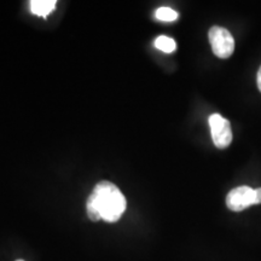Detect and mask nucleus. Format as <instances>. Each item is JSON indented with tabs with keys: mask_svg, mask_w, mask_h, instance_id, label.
<instances>
[{
	"mask_svg": "<svg viewBox=\"0 0 261 261\" xmlns=\"http://www.w3.org/2000/svg\"><path fill=\"white\" fill-rule=\"evenodd\" d=\"M126 207V198L120 189L107 180L98 182L86 203L90 220L103 219L107 223H116L125 213Z\"/></svg>",
	"mask_w": 261,
	"mask_h": 261,
	"instance_id": "obj_1",
	"label": "nucleus"
},
{
	"mask_svg": "<svg viewBox=\"0 0 261 261\" xmlns=\"http://www.w3.org/2000/svg\"><path fill=\"white\" fill-rule=\"evenodd\" d=\"M208 38L212 50L219 58H228L232 56L234 51V40L231 33L219 25H214L210 29Z\"/></svg>",
	"mask_w": 261,
	"mask_h": 261,
	"instance_id": "obj_2",
	"label": "nucleus"
},
{
	"mask_svg": "<svg viewBox=\"0 0 261 261\" xmlns=\"http://www.w3.org/2000/svg\"><path fill=\"white\" fill-rule=\"evenodd\" d=\"M210 126L214 145L218 149L227 148L232 142V130H231L230 122L219 114H213L210 116Z\"/></svg>",
	"mask_w": 261,
	"mask_h": 261,
	"instance_id": "obj_3",
	"label": "nucleus"
},
{
	"mask_svg": "<svg viewBox=\"0 0 261 261\" xmlns=\"http://www.w3.org/2000/svg\"><path fill=\"white\" fill-rule=\"evenodd\" d=\"M254 204H256L255 189L249 187L234 188L226 196V205L230 211L241 212Z\"/></svg>",
	"mask_w": 261,
	"mask_h": 261,
	"instance_id": "obj_4",
	"label": "nucleus"
},
{
	"mask_svg": "<svg viewBox=\"0 0 261 261\" xmlns=\"http://www.w3.org/2000/svg\"><path fill=\"white\" fill-rule=\"evenodd\" d=\"M56 0H32L31 11L37 16L46 17L56 9Z\"/></svg>",
	"mask_w": 261,
	"mask_h": 261,
	"instance_id": "obj_5",
	"label": "nucleus"
},
{
	"mask_svg": "<svg viewBox=\"0 0 261 261\" xmlns=\"http://www.w3.org/2000/svg\"><path fill=\"white\" fill-rule=\"evenodd\" d=\"M155 47L159 48L160 51L166 52V54H171L177 48V44L172 38L166 37V35H160L155 40Z\"/></svg>",
	"mask_w": 261,
	"mask_h": 261,
	"instance_id": "obj_6",
	"label": "nucleus"
},
{
	"mask_svg": "<svg viewBox=\"0 0 261 261\" xmlns=\"http://www.w3.org/2000/svg\"><path fill=\"white\" fill-rule=\"evenodd\" d=\"M155 16L156 18L163 22H173L178 18L177 11H174L171 8H166V6H162V8H159L156 10Z\"/></svg>",
	"mask_w": 261,
	"mask_h": 261,
	"instance_id": "obj_7",
	"label": "nucleus"
},
{
	"mask_svg": "<svg viewBox=\"0 0 261 261\" xmlns=\"http://www.w3.org/2000/svg\"><path fill=\"white\" fill-rule=\"evenodd\" d=\"M255 200H256V204L261 203V188L255 189Z\"/></svg>",
	"mask_w": 261,
	"mask_h": 261,
	"instance_id": "obj_8",
	"label": "nucleus"
},
{
	"mask_svg": "<svg viewBox=\"0 0 261 261\" xmlns=\"http://www.w3.org/2000/svg\"><path fill=\"white\" fill-rule=\"evenodd\" d=\"M256 83H257V87H259L260 92H261V67L259 71H257V76H256Z\"/></svg>",
	"mask_w": 261,
	"mask_h": 261,
	"instance_id": "obj_9",
	"label": "nucleus"
},
{
	"mask_svg": "<svg viewBox=\"0 0 261 261\" xmlns=\"http://www.w3.org/2000/svg\"><path fill=\"white\" fill-rule=\"evenodd\" d=\"M17 261H24V260H17Z\"/></svg>",
	"mask_w": 261,
	"mask_h": 261,
	"instance_id": "obj_10",
	"label": "nucleus"
}]
</instances>
